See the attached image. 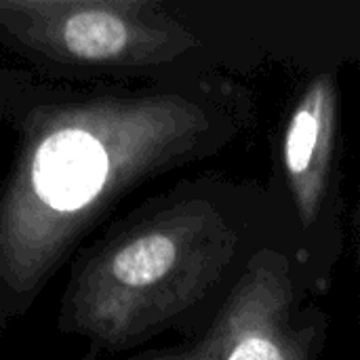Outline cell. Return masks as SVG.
I'll return each instance as SVG.
<instances>
[{
    "instance_id": "cell-1",
    "label": "cell",
    "mask_w": 360,
    "mask_h": 360,
    "mask_svg": "<svg viewBox=\"0 0 360 360\" xmlns=\"http://www.w3.org/2000/svg\"><path fill=\"white\" fill-rule=\"evenodd\" d=\"M217 91L55 80L13 122L0 181V329L19 323L112 209L148 179L213 154L234 131Z\"/></svg>"
},
{
    "instance_id": "cell-2",
    "label": "cell",
    "mask_w": 360,
    "mask_h": 360,
    "mask_svg": "<svg viewBox=\"0 0 360 360\" xmlns=\"http://www.w3.org/2000/svg\"><path fill=\"white\" fill-rule=\"evenodd\" d=\"M243 243V221L215 188L188 184L150 200L74 255L57 333L76 344V360H108L184 329Z\"/></svg>"
},
{
    "instance_id": "cell-3",
    "label": "cell",
    "mask_w": 360,
    "mask_h": 360,
    "mask_svg": "<svg viewBox=\"0 0 360 360\" xmlns=\"http://www.w3.org/2000/svg\"><path fill=\"white\" fill-rule=\"evenodd\" d=\"M0 44L61 82H167L198 38L162 0H0Z\"/></svg>"
},
{
    "instance_id": "cell-4",
    "label": "cell",
    "mask_w": 360,
    "mask_h": 360,
    "mask_svg": "<svg viewBox=\"0 0 360 360\" xmlns=\"http://www.w3.org/2000/svg\"><path fill=\"white\" fill-rule=\"evenodd\" d=\"M321 327L323 319L304 302L293 259L264 249L247 262L200 340L127 360H316Z\"/></svg>"
},
{
    "instance_id": "cell-5",
    "label": "cell",
    "mask_w": 360,
    "mask_h": 360,
    "mask_svg": "<svg viewBox=\"0 0 360 360\" xmlns=\"http://www.w3.org/2000/svg\"><path fill=\"white\" fill-rule=\"evenodd\" d=\"M338 131V91L329 74L314 78L297 99L283 141V165L295 211L310 228L327 207Z\"/></svg>"
},
{
    "instance_id": "cell-6",
    "label": "cell",
    "mask_w": 360,
    "mask_h": 360,
    "mask_svg": "<svg viewBox=\"0 0 360 360\" xmlns=\"http://www.w3.org/2000/svg\"><path fill=\"white\" fill-rule=\"evenodd\" d=\"M55 80L42 76L36 70L21 68H4L0 70V127L11 124L19 118V114L40 97Z\"/></svg>"
}]
</instances>
